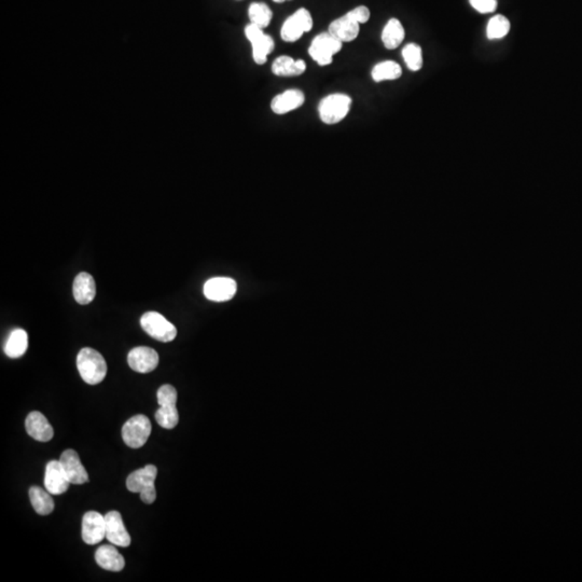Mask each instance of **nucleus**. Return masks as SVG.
I'll return each instance as SVG.
<instances>
[{
  "label": "nucleus",
  "mask_w": 582,
  "mask_h": 582,
  "mask_svg": "<svg viewBox=\"0 0 582 582\" xmlns=\"http://www.w3.org/2000/svg\"><path fill=\"white\" fill-rule=\"evenodd\" d=\"M77 368L83 381L90 385L101 383L107 374V363L103 355L90 347H85L79 352Z\"/></svg>",
  "instance_id": "nucleus-1"
},
{
  "label": "nucleus",
  "mask_w": 582,
  "mask_h": 582,
  "mask_svg": "<svg viewBox=\"0 0 582 582\" xmlns=\"http://www.w3.org/2000/svg\"><path fill=\"white\" fill-rule=\"evenodd\" d=\"M352 106V99L346 94L336 93L328 95L318 106V114L324 123L334 126L345 119Z\"/></svg>",
  "instance_id": "nucleus-2"
},
{
  "label": "nucleus",
  "mask_w": 582,
  "mask_h": 582,
  "mask_svg": "<svg viewBox=\"0 0 582 582\" xmlns=\"http://www.w3.org/2000/svg\"><path fill=\"white\" fill-rule=\"evenodd\" d=\"M141 326L151 338L168 343L177 336V329L158 312H147L141 318Z\"/></svg>",
  "instance_id": "nucleus-3"
},
{
  "label": "nucleus",
  "mask_w": 582,
  "mask_h": 582,
  "mask_svg": "<svg viewBox=\"0 0 582 582\" xmlns=\"http://www.w3.org/2000/svg\"><path fill=\"white\" fill-rule=\"evenodd\" d=\"M153 426L146 415L138 414L131 417L122 427V438L126 446L139 449L145 446L151 434Z\"/></svg>",
  "instance_id": "nucleus-4"
},
{
  "label": "nucleus",
  "mask_w": 582,
  "mask_h": 582,
  "mask_svg": "<svg viewBox=\"0 0 582 582\" xmlns=\"http://www.w3.org/2000/svg\"><path fill=\"white\" fill-rule=\"evenodd\" d=\"M312 28L313 18L311 12L305 8H301L285 21L280 29V37L286 43H296L303 34L309 33Z\"/></svg>",
  "instance_id": "nucleus-5"
},
{
  "label": "nucleus",
  "mask_w": 582,
  "mask_h": 582,
  "mask_svg": "<svg viewBox=\"0 0 582 582\" xmlns=\"http://www.w3.org/2000/svg\"><path fill=\"white\" fill-rule=\"evenodd\" d=\"M343 43L329 33H322L312 41L309 54L318 65L327 66L332 63L334 54L342 50Z\"/></svg>",
  "instance_id": "nucleus-6"
},
{
  "label": "nucleus",
  "mask_w": 582,
  "mask_h": 582,
  "mask_svg": "<svg viewBox=\"0 0 582 582\" xmlns=\"http://www.w3.org/2000/svg\"><path fill=\"white\" fill-rule=\"evenodd\" d=\"M245 35L247 39L251 41L253 47V61L258 65H263L267 63L268 55L274 51L275 43L273 38L269 35L265 34L260 27L253 24L247 25L245 27Z\"/></svg>",
  "instance_id": "nucleus-7"
},
{
  "label": "nucleus",
  "mask_w": 582,
  "mask_h": 582,
  "mask_svg": "<svg viewBox=\"0 0 582 582\" xmlns=\"http://www.w3.org/2000/svg\"><path fill=\"white\" fill-rule=\"evenodd\" d=\"M204 295L214 302H226L236 296L238 285L231 278H214L204 285Z\"/></svg>",
  "instance_id": "nucleus-8"
},
{
  "label": "nucleus",
  "mask_w": 582,
  "mask_h": 582,
  "mask_svg": "<svg viewBox=\"0 0 582 582\" xmlns=\"http://www.w3.org/2000/svg\"><path fill=\"white\" fill-rule=\"evenodd\" d=\"M106 538L105 515L89 511L82 519V539L87 544H99Z\"/></svg>",
  "instance_id": "nucleus-9"
},
{
  "label": "nucleus",
  "mask_w": 582,
  "mask_h": 582,
  "mask_svg": "<svg viewBox=\"0 0 582 582\" xmlns=\"http://www.w3.org/2000/svg\"><path fill=\"white\" fill-rule=\"evenodd\" d=\"M128 363L134 371L149 373L159 365V355L151 347H135L128 353Z\"/></svg>",
  "instance_id": "nucleus-10"
},
{
  "label": "nucleus",
  "mask_w": 582,
  "mask_h": 582,
  "mask_svg": "<svg viewBox=\"0 0 582 582\" xmlns=\"http://www.w3.org/2000/svg\"><path fill=\"white\" fill-rule=\"evenodd\" d=\"M106 538L114 546L126 547L131 544V536L126 531L121 515L118 511H110L105 515Z\"/></svg>",
  "instance_id": "nucleus-11"
},
{
  "label": "nucleus",
  "mask_w": 582,
  "mask_h": 582,
  "mask_svg": "<svg viewBox=\"0 0 582 582\" xmlns=\"http://www.w3.org/2000/svg\"><path fill=\"white\" fill-rule=\"evenodd\" d=\"M70 481L60 461H51L45 467V490L52 495L64 494L70 485Z\"/></svg>",
  "instance_id": "nucleus-12"
},
{
  "label": "nucleus",
  "mask_w": 582,
  "mask_h": 582,
  "mask_svg": "<svg viewBox=\"0 0 582 582\" xmlns=\"http://www.w3.org/2000/svg\"><path fill=\"white\" fill-rule=\"evenodd\" d=\"M62 467L67 476L72 484H84L89 481V475L85 471L84 466L81 463L80 457L76 451L66 450L65 452L62 453L61 459H60Z\"/></svg>",
  "instance_id": "nucleus-13"
},
{
  "label": "nucleus",
  "mask_w": 582,
  "mask_h": 582,
  "mask_svg": "<svg viewBox=\"0 0 582 582\" xmlns=\"http://www.w3.org/2000/svg\"><path fill=\"white\" fill-rule=\"evenodd\" d=\"M361 24L348 13L330 23L328 33L341 43H351L358 37Z\"/></svg>",
  "instance_id": "nucleus-14"
},
{
  "label": "nucleus",
  "mask_w": 582,
  "mask_h": 582,
  "mask_svg": "<svg viewBox=\"0 0 582 582\" xmlns=\"http://www.w3.org/2000/svg\"><path fill=\"white\" fill-rule=\"evenodd\" d=\"M25 428L27 434L37 441L48 442L54 436L53 427L50 425L49 421L43 413L37 411L29 413L25 421Z\"/></svg>",
  "instance_id": "nucleus-15"
},
{
  "label": "nucleus",
  "mask_w": 582,
  "mask_h": 582,
  "mask_svg": "<svg viewBox=\"0 0 582 582\" xmlns=\"http://www.w3.org/2000/svg\"><path fill=\"white\" fill-rule=\"evenodd\" d=\"M305 95L300 90H287L272 99L271 109L276 114H286L304 104Z\"/></svg>",
  "instance_id": "nucleus-16"
},
{
  "label": "nucleus",
  "mask_w": 582,
  "mask_h": 582,
  "mask_svg": "<svg viewBox=\"0 0 582 582\" xmlns=\"http://www.w3.org/2000/svg\"><path fill=\"white\" fill-rule=\"evenodd\" d=\"M72 292L79 304L85 305L92 302L97 295V286L93 276L87 272L79 273L75 278Z\"/></svg>",
  "instance_id": "nucleus-17"
},
{
  "label": "nucleus",
  "mask_w": 582,
  "mask_h": 582,
  "mask_svg": "<svg viewBox=\"0 0 582 582\" xmlns=\"http://www.w3.org/2000/svg\"><path fill=\"white\" fill-rule=\"evenodd\" d=\"M95 561L101 569L109 571H121L126 566V560L111 544H104L97 549Z\"/></svg>",
  "instance_id": "nucleus-18"
},
{
  "label": "nucleus",
  "mask_w": 582,
  "mask_h": 582,
  "mask_svg": "<svg viewBox=\"0 0 582 582\" xmlns=\"http://www.w3.org/2000/svg\"><path fill=\"white\" fill-rule=\"evenodd\" d=\"M157 475V467L155 465H147L145 468L138 469L128 476L126 488L130 492L141 493L146 486L155 483Z\"/></svg>",
  "instance_id": "nucleus-19"
},
{
  "label": "nucleus",
  "mask_w": 582,
  "mask_h": 582,
  "mask_svg": "<svg viewBox=\"0 0 582 582\" xmlns=\"http://www.w3.org/2000/svg\"><path fill=\"white\" fill-rule=\"evenodd\" d=\"M307 70V64L303 60H294L290 56H278L272 64V72L278 77H297Z\"/></svg>",
  "instance_id": "nucleus-20"
},
{
  "label": "nucleus",
  "mask_w": 582,
  "mask_h": 582,
  "mask_svg": "<svg viewBox=\"0 0 582 582\" xmlns=\"http://www.w3.org/2000/svg\"><path fill=\"white\" fill-rule=\"evenodd\" d=\"M405 32L400 21L390 18L382 32V41L386 49L394 50L402 43Z\"/></svg>",
  "instance_id": "nucleus-21"
},
{
  "label": "nucleus",
  "mask_w": 582,
  "mask_h": 582,
  "mask_svg": "<svg viewBox=\"0 0 582 582\" xmlns=\"http://www.w3.org/2000/svg\"><path fill=\"white\" fill-rule=\"evenodd\" d=\"M28 347V336L25 330H13L8 338L5 345V353L10 358H20Z\"/></svg>",
  "instance_id": "nucleus-22"
},
{
  "label": "nucleus",
  "mask_w": 582,
  "mask_h": 582,
  "mask_svg": "<svg viewBox=\"0 0 582 582\" xmlns=\"http://www.w3.org/2000/svg\"><path fill=\"white\" fill-rule=\"evenodd\" d=\"M29 498L35 511L40 515H48L54 510V502L49 492H45L39 486H33L29 490Z\"/></svg>",
  "instance_id": "nucleus-23"
},
{
  "label": "nucleus",
  "mask_w": 582,
  "mask_h": 582,
  "mask_svg": "<svg viewBox=\"0 0 582 582\" xmlns=\"http://www.w3.org/2000/svg\"><path fill=\"white\" fill-rule=\"evenodd\" d=\"M402 70L396 62L385 61L376 64L372 70L371 76L375 82H382L386 80H396L400 78Z\"/></svg>",
  "instance_id": "nucleus-24"
},
{
  "label": "nucleus",
  "mask_w": 582,
  "mask_h": 582,
  "mask_svg": "<svg viewBox=\"0 0 582 582\" xmlns=\"http://www.w3.org/2000/svg\"><path fill=\"white\" fill-rule=\"evenodd\" d=\"M248 16L251 24L256 25L261 29H265L271 23L273 12L267 4L253 3L249 6Z\"/></svg>",
  "instance_id": "nucleus-25"
},
{
  "label": "nucleus",
  "mask_w": 582,
  "mask_h": 582,
  "mask_svg": "<svg viewBox=\"0 0 582 582\" xmlns=\"http://www.w3.org/2000/svg\"><path fill=\"white\" fill-rule=\"evenodd\" d=\"M155 421L165 429H172L176 427L180 422V414H178L176 403H165V405H160L159 410L155 412Z\"/></svg>",
  "instance_id": "nucleus-26"
},
{
  "label": "nucleus",
  "mask_w": 582,
  "mask_h": 582,
  "mask_svg": "<svg viewBox=\"0 0 582 582\" xmlns=\"http://www.w3.org/2000/svg\"><path fill=\"white\" fill-rule=\"evenodd\" d=\"M510 31V22L506 16H493L488 22V27H486V35L488 39H502L508 35Z\"/></svg>",
  "instance_id": "nucleus-27"
},
{
  "label": "nucleus",
  "mask_w": 582,
  "mask_h": 582,
  "mask_svg": "<svg viewBox=\"0 0 582 582\" xmlns=\"http://www.w3.org/2000/svg\"><path fill=\"white\" fill-rule=\"evenodd\" d=\"M403 60L407 68L412 72H419L423 67V52L417 43H409L402 50Z\"/></svg>",
  "instance_id": "nucleus-28"
},
{
  "label": "nucleus",
  "mask_w": 582,
  "mask_h": 582,
  "mask_svg": "<svg viewBox=\"0 0 582 582\" xmlns=\"http://www.w3.org/2000/svg\"><path fill=\"white\" fill-rule=\"evenodd\" d=\"M469 3L480 13H490L498 8L496 0H469Z\"/></svg>",
  "instance_id": "nucleus-29"
},
{
  "label": "nucleus",
  "mask_w": 582,
  "mask_h": 582,
  "mask_svg": "<svg viewBox=\"0 0 582 582\" xmlns=\"http://www.w3.org/2000/svg\"><path fill=\"white\" fill-rule=\"evenodd\" d=\"M347 13L352 16L359 24H365V23H367L368 21H369L370 16H371L370 10L368 9L366 6H359V7L351 10V11L347 12Z\"/></svg>",
  "instance_id": "nucleus-30"
},
{
  "label": "nucleus",
  "mask_w": 582,
  "mask_h": 582,
  "mask_svg": "<svg viewBox=\"0 0 582 582\" xmlns=\"http://www.w3.org/2000/svg\"><path fill=\"white\" fill-rule=\"evenodd\" d=\"M139 495H141V500H143L145 504H153L155 498H157V490H155V483L146 486V488L139 493Z\"/></svg>",
  "instance_id": "nucleus-31"
},
{
  "label": "nucleus",
  "mask_w": 582,
  "mask_h": 582,
  "mask_svg": "<svg viewBox=\"0 0 582 582\" xmlns=\"http://www.w3.org/2000/svg\"><path fill=\"white\" fill-rule=\"evenodd\" d=\"M273 1L274 3L282 4L285 3V1H287V0H273Z\"/></svg>",
  "instance_id": "nucleus-32"
}]
</instances>
